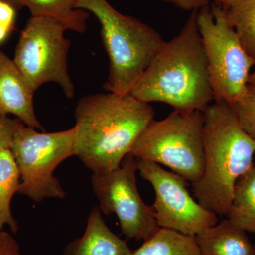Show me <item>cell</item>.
I'll use <instances>...</instances> for the list:
<instances>
[{"instance_id":"6da1fadb","label":"cell","mask_w":255,"mask_h":255,"mask_svg":"<svg viewBox=\"0 0 255 255\" xmlns=\"http://www.w3.org/2000/svg\"><path fill=\"white\" fill-rule=\"evenodd\" d=\"M155 115L130 94L84 96L75 110V155L93 172L117 168Z\"/></svg>"},{"instance_id":"7a4b0ae2","label":"cell","mask_w":255,"mask_h":255,"mask_svg":"<svg viewBox=\"0 0 255 255\" xmlns=\"http://www.w3.org/2000/svg\"><path fill=\"white\" fill-rule=\"evenodd\" d=\"M192 11L181 31L166 41L130 95L182 112L201 111L214 101L204 44Z\"/></svg>"},{"instance_id":"3957f363","label":"cell","mask_w":255,"mask_h":255,"mask_svg":"<svg viewBox=\"0 0 255 255\" xmlns=\"http://www.w3.org/2000/svg\"><path fill=\"white\" fill-rule=\"evenodd\" d=\"M204 116V170L191 187L201 206L217 216H226L236 182L254 165L255 140L226 102L211 104Z\"/></svg>"},{"instance_id":"277c9868","label":"cell","mask_w":255,"mask_h":255,"mask_svg":"<svg viewBox=\"0 0 255 255\" xmlns=\"http://www.w3.org/2000/svg\"><path fill=\"white\" fill-rule=\"evenodd\" d=\"M74 7L92 13L110 60L107 91L128 95L166 41L140 20L122 14L107 0H74Z\"/></svg>"},{"instance_id":"5b68a950","label":"cell","mask_w":255,"mask_h":255,"mask_svg":"<svg viewBox=\"0 0 255 255\" xmlns=\"http://www.w3.org/2000/svg\"><path fill=\"white\" fill-rule=\"evenodd\" d=\"M204 112L174 110L162 120H152L132 146L130 154L165 166L188 182H196L204 170Z\"/></svg>"},{"instance_id":"8992f818","label":"cell","mask_w":255,"mask_h":255,"mask_svg":"<svg viewBox=\"0 0 255 255\" xmlns=\"http://www.w3.org/2000/svg\"><path fill=\"white\" fill-rule=\"evenodd\" d=\"M214 102L233 107L246 95L255 60L247 53L228 23L222 6L209 5L196 11Z\"/></svg>"},{"instance_id":"52a82bcc","label":"cell","mask_w":255,"mask_h":255,"mask_svg":"<svg viewBox=\"0 0 255 255\" xmlns=\"http://www.w3.org/2000/svg\"><path fill=\"white\" fill-rule=\"evenodd\" d=\"M75 127L63 131L39 132L20 124L11 147L21 177L18 194L36 203L64 199L65 191L53 172L65 159L75 155Z\"/></svg>"},{"instance_id":"ba28073f","label":"cell","mask_w":255,"mask_h":255,"mask_svg":"<svg viewBox=\"0 0 255 255\" xmlns=\"http://www.w3.org/2000/svg\"><path fill=\"white\" fill-rule=\"evenodd\" d=\"M66 28L53 18L31 16L21 31L14 61L33 92L55 82L67 98L75 96L68 66L70 42Z\"/></svg>"},{"instance_id":"9c48e42d","label":"cell","mask_w":255,"mask_h":255,"mask_svg":"<svg viewBox=\"0 0 255 255\" xmlns=\"http://www.w3.org/2000/svg\"><path fill=\"white\" fill-rule=\"evenodd\" d=\"M137 171V159L129 153L117 168L93 172L91 182L102 213L117 216L122 234L128 239L145 241L159 227L152 206L139 194Z\"/></svg>"},{"instance_id":"30bf717a","label":"cell","mask_w":255,"mask_h":255,"mask_svg":"<svg viewBox=\"0 0 255 255\" xmlns=\"http://www.w3.org/2000/svg\"><path fill=\"white\" fill-rule=\"evenodd\" d=\"M137 171L155 191L151 206L159 228L196 236L219 222L217 215L191 195L184 177L145 159H137Z\"/></svg>"},{"instance_id":"8fae6325","label":"cell","mask_w":255,"mask_h":255,"mask_svg":"<svg viewBox=\"0 0 255 255\" xmlns=\"http://www.w3.org/2000/svg\"><path fill=\"white\" fill-rule=\"evenodd\" d=\"M34 92L14 60L0 48V114H12L27 127L43 130L34 110Z\"/></svg>"},{"instance_id":"7c38bea8","label":"cell","mask_w":255,"mask_h":255,"mask_svg":"<svg viewBox=\"0 0 255 255\" xmlns=\"http://www.w3.org/2000/svg\"><path fill=\"white\" fill-rule=\"evenodd\" d=\"M127 243L106 224L99 206L92 209L85 233L69 243L64 255H132Z\"/></svg>"},{"instance_id":"4fadbf2b","label":"cell","mask_w":255,"mask_h":255,"mask_svg":"<svg viewBox=\"0 0 255 255\" xmlns=\"http://www.w3.org/2000/svg\"><path fill=\"white\" fill-rule=\"evenodd\" d=\"M201 255H254L246 231L228 219L206 228L195 236Z\"/></svg>"},{"instance_id":"5bb4252c","label":"cell","mask_w":255,"mask_h":255,"mask_svg":"<svg viewBox=\"0 0 255 255\" xmlns=\"http://www.w3.org/2000/svg\"><path fill=\"white\" fill-rule=\"evenodd\" d=\"M16 10L28 8L32 16L53 18L67 30L84 33L90 14L74 7V0H2Z\"/></svg>"},{"instance_id":"9a60e30c","label":"cell","mask_w":255,"mask_h":255,"mask_svg":"<svg viewBox=\"0 0 255 255\" xmlns=\"http://www.w3.org/2000/svg\"><path fill=\"white\" fill-rule=\"evenodd\" d=\"M227 219L246 233L255 234V166L243 174L235 185Z\"/></svg>"},{"instance_id":"2e32d148","label":"cell","mask_w":255,"mask_h":255,"mask_svg":"<svg viewBox=\"0 0 255 255\" xmlns=\"http://www.w3.org/2000/svg\"><path fill=\"white\" fill-rule=\"evenodd\" d=\"M21 177L14 155L10 149L0 150V231L9 226L13 233L18 225L11 213L13 196L19 191Z\"/></svg>"},{"instance_id":"e0dca14e","label":"cell","mask_w":255,"mask_h":255,"mask_svg":"<svg viewBox=\"0 0 255 255\" xmlns=\"http://www.w3.org/2000/svg\"><path fill=\"white\" fill-rule=\"evenodd\" d=\"M132 255H201L195 236L159 228Z\"/></svg>"},{"instance_id":"ac0fdd59","label":"cell","mask_w":255,"mask_h":255,"mask_svg":"<svg viewBox=\"0 0 255 255\" xmlns=\"http://www.w3.org/2000/svg\"><path fill=\"white\" fill-rule=\"evenodd\" d=\"M247 53L255 60V0H239L223 8Z\"/></svg>"},{"instance_id":"d6986e66","label":"cell","mask_w":255,"mask_h":255,"mask_svg":"<svg viewBox=\"0 0 255 255\" xmlns=\"http://www.w3.org/2000/svg\"><path fill=\"white\" fill-rule=\"evenodd\" d=\"M232 108L242 128L255 140V85H248L246 95Z\"/></svg>"},{"instance_id":"ffe728a7","label":"cell","mask_w":255,"mask_h":255,"mask_svg":"<svg viewBox=\"0 0 255 255\" xmlns=\"http://www.w3.org/2000/svg\"><path fill=\"white\" fill-rule=\"evenodd\" d=\"M21 123L19 119H11L6 114H0V150H11L15 133Z\"/></svg>"},{"instance_id":"44dd1931","label":"cell","mask_w":255,"mask_h":255,"mask_svg":"<svg viewBox=\"0 0 255 255\" xmlns=\"http://www.w3.org/2000/svg\"><path fill=\"white\" fill-rule=\"evenodd\" d=\"M0 255H22L17 241L4 230L0 231Z\"/></svg>"},{"instance_id":"7402d4cb","label":"cell","mask_w":255,"mask_h":255,"mask_svg":"<svg viewBox=\"0 0 255 255\" xmlns=\"http://www.w3.org/2000/svg\"><path fill=\"white\" fill-rule=\"evenodd\" d=\"M162 1L173 5L175 7L183 11L192 12L209 6L211 0H162Z\"/></svg>"},{"instance_id":"603a6c76","label":"cell","mask_w":255,"mask_h":255,"mask_svg":"<svg viewBox=\"0 0 255 255\" xmlns=\"http://www.w3.org/2000/svg\"><path fill=\"white\" fill-rule=\"evenodd\" d=\"M16 10L13 6L0 0V24L12 31L16 21Z\"/></svg>"},{"instance_id":"cb8c5ba5","label":"cell","mask_w":255,"mask_h":255,"mask_svg":"<svg viewBox=\"0 0 255 255\" xmlns=\"http://www.w3.org/2000/svg\"><path fill=\"white\" fill-rule=\"evenodd\" d=\"M11 32V30H9V28L0 24V44L8 38Z\"/></svg>"},{"instance_id":"d4e9b609","label":"cell","mask_w":255,"mask_h":255,"mask_svg":"<svg viewBox=\"0 0 255 255\" xmlns=\"http://www.w3.org/2000/svg\"><path fill=\"white\" fill-rule=\"evenodd\" d=\"M214 1L215 4L218 6H222L223 8H226L229 6L230 5L239 1V0H211Z\"/></svg>"},{"instance_id":"484cf974","label":"cell","mask_w":255,"mask_h":255,"mask_svg":"<svg viewBox=\"0 0 255 255\" xmlns=\"http://www.w3.org/2000/svg\"><path fill=\"white\" fill-rule=\"evenodd\" d=\"M248 83H249V85H255V70L252 72L251 75H250Z\"/></svg>"},{"instance_id":"4316f807","label":"cell","mask_w":255,"mask_h":255,"mask_svg":"<svg viewBox=\"0 0 255 255\" xmlns=\"http://www.w3.org/2000/svg\"><path fill=\"white\" fill-rule=\"evenodd\" d=\"M254 255H255V243L254 245Z\"/></svg>"}]
</instances>
